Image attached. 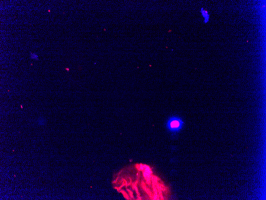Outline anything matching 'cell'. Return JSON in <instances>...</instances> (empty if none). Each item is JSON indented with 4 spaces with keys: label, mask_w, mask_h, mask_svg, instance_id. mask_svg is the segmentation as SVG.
<instances>
[{
    "label": "cell",
    "mask_w": 266,
    "mask_h": 200,
    "mask_svg": "<svg viewBox=\"0 0 266 200\" xmlns=\"http://www.w3.org/2000/svg\"><path fill=\"white\" fill-rule=\"evenodd\" d=\"M184 123L181 117L176 116L169 117L166 123V128L169 132L176 134L183 129Z\"/></svg>",
    "instance_id": "cell-1"
},
{
    "label": "cell",
    "mask_w": 266,
    "mask_h": 200,
    "mask_svg": "<svg viewBox=\"0 0 266 200\" xmlns=\"http://www.w3.org/2000/svg\"><path fill=\"white\" fill-rule=\"evenodd\" d=\"M138 168L140 171H143V176L147 181H150L153 173L151 168L148 165L141 164L139 165Z\"/></svg>",
    "instance_id": "cell-2"
},
{
    "label": "cell",
    "mask_w": 266,
    "mask_h": 200,
    "mask_svg": "<svg viewBox=\"0 0 266 200\" xmlns=\"http://www.w3.org/2000/svg\"><path fill=\"white\" fill-rule=\"evenodd\" d=\"M201 13L202 14V16L204 17V19H205V23H207L208 22L209 19V16L208 13L207 11L206 10H204L203 9V8H202L201 9Z\"/></svg>",
    "instance_id": "cell-3"
},
{
    "label": "cell",
    "mask_w": 266,
    "mask_h": 200,
    "mask_svg": "<svg viewBox=\"0 0 266 200\" xmlns=\"http://www.w3.org/2000/svg\"><path fill=\"white\" fill-rule=\"evenodd\" d=\"M31 58L33 59H38V56L36 55L35 54H32Z\"/></svg>",
    "instance_id": "cell-4"
}]
</instances>
